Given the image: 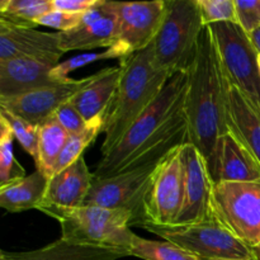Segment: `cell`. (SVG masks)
Segmentation results:
<instances>
[{
	"mask_svg": "<svg viewBox=\"0 0 260 260\" xmlns=\"http://www.w3.org/2000/svg\"><path fill=\"white\" fill-rule=\"evenodd\" d=\"M93 183L84 156L79 157L70 167L48 178L47 189L41 202V208H76L83 206Z\"/></svg>",
	"mask_w": 260,
	"mask_h": 260,
	"instance_id": "16",
	"label": "cell"
},
{
	"mask_svg": "<svg viewBox=\"0 0 260 260\" xmlns=\"http://www.w3.org/2000/svg\"><path fill=\"white\" fill-rule=\"evenodd\" d=\"M182 160L184 169V200L182 211L173 226L215 221L211 208L213 180L207 160L190 142L182 146Z\"/></svg>",
	"mask_w": 260,
	"mask_h": 260,
	"instance_id": "11",
	"label": "cell"
},
{
	"mask_svg": "<svg viewBox=\"0 0 260 260\" xmlns=\"http://www.w3.org/2000/svg\"><path fill=\"white\" fill-rule=\"evenodd\" d=\"M91 76L83 79L69 78L61 83L33 89L19 95L0 98V109L40 126L43 121L52 117L63 103L88 85Z\"/></svg>",
	"mask_w": 260,
	"mask_h": 260,
	"instance_id": "12",
	"label": "cell"
},
{
	"mask_svg": "<svg viewBox=\"0 0 260 260\" xmlns=\"http://www.w3.org/2000/svg\"><path fill=\"white\" fill-rule=\"evenodd\" d=\"M118 66V86L104 114L102 156L118 145L132 124L156 101L172 76L155 66L151 45L119 60Z\"/></svg>",
	"mask_w": 260,
	"mask_h": 260,
	"instance_id": "3",
	"label": "cell"
},
{
	"mask_svg": "<svg viewBox=\"0 0 260 260\" xmlns=\"http://www.w3.org/2000/svg\"><path fill=\"white\" fill-rule=\"evenodd\" d=\"M14 136L9 124L0 117V187L12 184L25 178V170L14 156Z\"/></svg>",
	"mask_w": 260,
	"mask_h": 260,
	"instance_id": "27",
	"label": "cell"
},
{
	"mask_svg": "<svg viewBox=\"0 0 260 260\" xmlns=\"http://www.w3.org/2000/svg\"><path fill=\"white\" fill-rule=\"evenodd\" d=\"M157 162H151L107 179H93L83 206L127 211L132 216V226L141 228L144 222L142 202Z\"/></svg>",
	"mask_w": 260,
	"mask_h": 260,
	"instance_id": "10",
	"label": "cell"
},
{
	"mask_svg": "<svg viewBox=\"0 0 260 260\" xmlns=\"http://www.w3.org/2000/svg\"><path fill=\"white\" fill-rule=\"evenodd\" d=\"M51 10L52 0H0V23L35 28Z\"/></svg>",
	"mask_w": 260,
	"mask_h": 260,
	"instance_id": "24",
	"label": "cell"
},
{
	"mask_svg": "<svg viewBox=\"0 0 260 260\" xmlns=\"http://www.w3.org/2000/svg\"><path fill=\"white\" fill-rule=\"evenodd\" d=\"M229 84L249 101L260 117L259 55L238 23L210 25Z\"/></svg>",
	"mask_w": 260,
	"mask_h": 260,
	"instance_id": "7",
	"label": "cell"
},
{
	"mask_svg": "<svg viewBox=\"0 0 260 260\" xmlns=\"http://www.w3.org/2000/svg\"><path fill=\"white\" fill-rule=\"evenodd\" d=\"M251 250H253L254 259H255V260H260V243L258 244V245L254 246V248H251Z\"/></svg>",
	"mask_w": 260,
	"mask_h": 260,
	"instance_id": "36",
	"label": "cell"
},
{
	"mask_svg": "<svg viewBox=\"0 0 260 260\" xmlns=\"http://www.w3.org/2000/svg\"><path fill=\"white\" fill-rule=\"evenodd\" d=\"M81 18H83V14L51 10L38 20V25L51 27L53 29H57V32H69L80 25Z\"/></svg>",
	"mask_w": 260,
	"mask_h": 260,
	"instance_id": "32",
	"label": "cell"
},
{
	"mask_svg": "<svg viewBox=\"0 0 260 260\" xmlns=\"http://www.w3.org/2000/svg\"><path fill=\"white\" fill-rule=\"evenodd\" d=\"M203 24L238 23L235 0H197Z\"/></svg>",
	"mask_w": 260,
	"mask_h": 260,
	"instance_id": "30",
	"label": "cell"
},
{
	"mask_svg": "<svg viewBox=\"0 0 260 260\" xmlns=\"http://www.w3.org/2000/svg\"><path fill=\"white\" fill-rule=\"evenodd\" d=\"M0 117H3L8 122L14 139L36 161L38 151V126L29 123L25 119L14 116L7 111H3V109H0Z\"/></svg>",
	"mask_w": 260,
	"mask_h": 260,
	"instance_id": "29",
	"label": "cell"
},
{
	"mask_svg": "<svg viewBox=\"0 0 260 260\" xmlns=\"http://www.w3.org/2000/svg\"><path fill=\"white\" fill-rule=\"evenodd\" d=\"M249 37V40H250L251 45H253L254 50L256 51V53L260 55V27L256 28V29L251 30L250 33H246Z\"/></svg>",
	"mask_w": 260,
	"mask_h": 260,
	"instance_id": "35",
	"label": "cell"
},
{
	"mask_svg": "<svg viewBox=\"0 0 260 260\" xmlns=\"http://www.w3.org/2000/svg\"><path fill=\"white\" fill-rule=\"evenodd\" d=\"M104 122H106L104 114H102V116H98L91 119V121H89L86 123L85 128L81 132L73 135V136H69L65 147L61 151L57 162H56L53 174L60 173L61 170L70 167L79 157L84 156L83 154L86 147L95 141L96 137L101 135V132H104Z\"/></svg>",
	"mask_w": 260,
	"mask_h": 260,
	"instance_id": "25",
	"label": "cell"
},
{
	"mask_svg": "<svg viewBox=\"0 0 260 260\" xmlns=\"http://www.w3.org/2000/svg\"><path fill=\"white\" fill-rule=\"evenodd\" d=\"M119 75V66L101 70L91 76L88 85L84 86L70 99L71 104L78 109L86 122L106 114L118 86Z\"/></svg>",
	"mask_w": 260,
	"mask_h": 260,
	"instance_id": "20",
	"label": "cell"
},
{
	"mask_svg": "<svg viewBox=\"0 0 260 260\" xmlns=\"http://www.w3.org/2000/svg\"><path fill=\"white\" fill-rule=\"evenodd\" d=\"M144 229L184 249L200 260H255L251 248L217 221L170 228L146 225Z\"/></svg>",
	"mask_w": 260,
	"mask_h": 260,
	"instance_id": "8",
	"label": "cell"
},
{
	"mask_svg": "<svg viewBox=\"0 0 260 260\" xmlns=\"http://www.w3.org/2000/svg\"><path fill=\"white\" fill-rule=\"evenodd\" d=\"M62 55L58 32H42L0 23V61L28 57L56 66Z\"/></svg>",
	"mask_w": 260,
	"mask_h": 260,
	"instance_id": "15",
	"label": "cell"
},
{
	"mask_svg": "<svg viewBox=\"0 0 260 260\" xmlns=\"http://www.w3.org/2000/svg\"><path fill=\"white\" fill-rule=\"evenodd\" d=\"M131 256L126 249L84 245L58 239L30 251H0V260H118Z\"/></svg>",
	"mask_w": 260,
	"mask_h": 260,
	"instance_id": "19",
	"label": "cell"
},
{
	"mask_svg": "<svg viewBox=\"0 0 260 260\" xmlns=\"http://www.w3.org/2000/svg\"><path fill=\"white\" fill-rule=\"evenodd\" d=\"M131 256L144 260H200L193 254L167 240L155 241L135 235L131 244Z\"/></svg>",
	"mask_w": 260,
	"mask_h": 260,
	"instance_id": "26",
	"label": "cell"
},
{
	"mask_svg": "<svg viewBox=\"0 0 260 260\" xmlns=\"http://www.w3.org/2000/svg\"><path fill=\"white\" fill-rule=\"evenodd\" d=\"M129 55H132L123 45L121 43H114L112 47L107 48L106 51L102 52H85L76 55L74 57L68 58L66 61H62L58 65H56L52 69V75L56 80L65 81L69 79V74L73 71L78 70V69L84 68V66L89 65V63L96 62V61L102 60H112V58H126Z\"/></svg>",
	"mask_w": 260,
	"mask_h": 260,
	"instance_id": "28",
	"label": "cell"
},
{
	"mask_svg": "<svg viewBox=\"0 0 260 260\" xmlns=\"http://www.w3.org/2000/svg\"><path fill=\"white\" fill-rule=\"evenodd\" d=\"M42 213L58 221L61 239L84 245L126 249L129 251L136 234L132 233V216L127 211L96 206L76 208H41ZM131 253V251H129Z\"/></svg>",
	"mask_w": 260,
	"mask_h": 260,
	"instance_id": "4",
	"label": "cell"
},
{
	"mask_svg": "<svg viewBox=\"0 0 260 260\" xmlns=\"http://www.w3.org/2000/svg\"><path fill=\"white\" fill-rule=\"evenodd\" d=\"M182 146L173 149L157 162L142 202L141 228L146 225L170 228L177 221L184 200Z\"/></svg>",
	"mask_w": 260,
	"mask_h": 260,
	"instance_id": "9",
	"label": "cell"
},
{
	"mask_svg": "<svg viewBox=\"0 0 260 260\" xmlns=\"http://www.w3.org/2000/svg\"><path fill=\"white\" fill-rule=\"evenodd\" d=\"M68 139L69 134L58 123L55 116L47 118L38 126V151L35 164L37 170L47 178L52 177L55 165Z\"/></svg>",
	"mask_w": 260,
	"mask_h": 260,
	"instance_id": "23",
	"label": "cell"
},
{
	"mask_svg": "<svg viewBox=\"0 0 260 260\" xmlns=\"http://www.w3.org/2000/svg\"><path fill=\"white\" fill-rule=\"evenodd\" d=\"M188 141L207 160L211 169L217 142L229 134V81L210 25L201 32L197 53L188 71L185 95Z\"/></svg>",
	"mask_w": 260,
	"mask_h": 260,
	"instance_id": "2",
	"label": "cell"
},
{
	"mask_svg": "<svg viewBox=\"0 0 260 260\" xmlns=\"http://www.w3.org/2000/svg\"><path fill=\"white\" fill-rule=\"evenodd\" d=\"M211 208L215 221L249 248L260 243V182L215 183Z\"/></svg>",
	"mask_w": 260,
	"mask_h": 260,
	"instance_id": "6",
	"label": "cell"
},
{
	"mask_svg": "<svg viewBox=\"0 0 260 260\" xmlns=\"http://www.w3.org/2000/svg\"><path fill=\"white\" fill-rule=\"evenodd\" d=\"M229 131L260 165V117L239 89L229 84Z\"/></svg>",
	"mask_w": 260,
	"mask_h": 260,
	"instance_id": "21",
	"label": "cell"
},
{
	"mask_svg": "<svg viewBox=\"0 0 260 260\" xmlns=\"http://www.w3.org/2000/svg\"><path fill=\"white\" fill-rule=\"evenodd\" d=\"M118 17L117 43L131 53L145 50L154 42L167 12V0L113 2Z\"/></svg>",
	"mask_w": 260,
	"mask_h": 260,
	"instance_id": "13",
	"label": "cell"
},
{
	"mask_svg": "<svg viewBox=\"0 0 260 260\" xmlns=\"http://www.w3.org/2000/svg\"><path fill=\"white\" fill-rule=\"evenodd\" d=\"M99 3L101 0H52V8L53 10L84 14L95 8Z\"/></svg>",
	"mask_w": 260,
	"mask_h": 260,
	"instance_id": "34",
	"label": "cell"
},
{
	"mask_svg": "<svg viewBox=\"0 0 260 260\" xmlns=\"http://www.w3.org/2000/svg\"><path fill=\"white\" fill-rule=\"evenodd\" d=\"M238 24L250 33L260 27V0H235Z\"/></svg>",
	"mask_w": 260,
	"mask_h": 260,
	"instance_id": "31",
	"label": "cell"
},
{
	"mask_svg": "<svg viewBox=\"0 0 260 260\" xmlns=\"http://www.w3.org/2000/svg\"><path fill=\"white\" fill-rule=\"evenodd\" d=\"M211 178L215 183L260 182V165L231 132L217 142Z\"/></svg>",
	"mask_w": 260,
	"mask_h": 260,
	"instance_id": "17",
	"label": "cell"
},
{
	"mask_svg": "<svg viewBox=\"0 0 260 260\" xmlns=\"http://www.w3.org/2000/svg\"><path fill=\"white\" fill-rule=\"evenodd\" d=\"M188 73L170 76L156 101L132 124L113 150L102 156L93 179H107L157 162L173 149L187 144L185 95Z\"/></svg>",
	"mask_w": 260,
	"mask_h": 260,
	"instance_id": "1",
	"label": "cell"
},
{
	"mask_svg": "<svg viewBox=\"0 0 260 260\" xmlns=\"http://www.w3.org/2000/svg\"><path fill=\"white\" fill-rule=\"evenodd\" d=\"M203 27L197 0H167L164 20L151 43L155 66L170 75L188 73Z\"/></svg>",
	"mask_w": 260,
	"mask_h": 260,
	"instance_id": "5",
	"label": "cell"
},
{
	"mask_svg": "<svg viewBox=\"0 0 260 260\" xmlns=\"http://www.w3.org/2000/svg\"><path fill=\"white\" fill-rule=\"evenodd\" d=\"M53 116L57 119L58 123L63 127V129L68 132L69 136H73V135L81 132L85 128L86 123H88V122L81 117V114L79 113L78 109L71 104L70 101L63 103L62 106L55 112Z\"/></svg>",
	"mask_w": 260,
	"mask_h": 260,
	"instance_id": "33",
	"label": "cell"
},
{
	"mask_svg": "<svg viewBox=\"0 0 260 260\" xmlns=\"http://www.w3.org/2000/svg\"><path fill=\"white\" fill-rule=\"evenodd\" d=\"M48 178L40 170L12 184L0 187V206L12 213L37 210L45 197Z\"/></svg>",
	"mask_w": 260,
	"mask_h": 260,
	"instance_id": "22",
	"label": "cell"
},
{
	"mask_svg": "<svg viewBox=\"0 0 260 260\" xmlns=\"http://www.w3.org/2000/svg\"><path fill=\"white\" fill-rule=\"evenodd\" d=\"M53 68L50 63L28 57L0 61V98L61 83L53 78Z\"/></svg>",
	"mask_w": 260,
	"mask_h": 260,
	"instance_id": "18",
	"label": "cell"
},
{
	"mask_svg": "<svg viewBox=\"0 0 260 260\" xmlns=\"http://www.w3.org/2000/svg\"><path fill=\"white\" fill-rule=\"evenodd\" d=\"M118 17L113 2L101 0L98 5L84 13L81 23L75 29L58 32L60 48L69 51H89L99 47H112L117 43Z\"/></svg>",
	"mask_w": 260,
	"mask_h": 260,
	"instance_id": "14",
	"label": "cell"
},
{
	"mask_svg": "<svg viewBox=\"0 0 260 260\" xmlns=\"http://www.w3.org/2000/svg\"><path fill=\"white\" fill-rule=\"evenodd\" d=\"M258 60H259V69H260V55H259V58H258Z\"/></svg>",
	"mask_w": 260,
	"mask_h": 260,
	"instance_id": "37",
	"label": "cell"
}]
</instances>
